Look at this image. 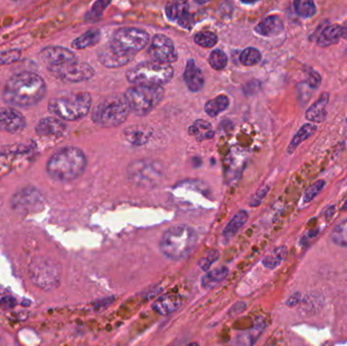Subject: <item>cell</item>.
<instances>
[{"label":"cell","instance_id":"cell-14","mask_svg":"<svg viewBox=\"0 0 347 346\" xmlns=\"http://www.w3.org/2000/svg\"><path fill=\"white\" fill-rule=\"evenodd\" d=\"M39 57L42 60V62L47 66V69L60 66L64 63L76 59V56L73 51L61 46L45 47L40 51Z\"/></svg>","mask_w":347,"mask_h":346},{"label":"cell","instance_id":"cell-39","mask_svg":"<svg viewBox=\"0 0 347 346\" xmlns=\"http://www.w3.org/2000/svg\"><path fill=\"white\" fill-rule=\"evenodd\" d=\"M218 258H219V252L217 250H210L200 259V261L198 262V265L202 270L207 271L211 267V265L218 260Z\"/></svg>","mask_w":347,"mask_h":346},{"label":"cell","instance_id":"cell-3","mask_svg":"<svg viewBox=\"0 0 347 346\" xmlns=\"http://www.w3.org/2000/svg\"><path fill=\"white\" fill-rule=\"evenodd\" d=\"M196 231L186 224H176L166 229L160 240L161 253L171 260H182L188 257L197 245Z\"/></svg>","mask_w":347,"mask_h":346},{"label":"cell","instance_id":"cell-38","mask_svg":"<svg viewBox=\"0 0 347 346\" xmlns=\"http://www.w3.org/2000/svg\"><path fill=\"white\" fill-rule=\"evenodd\" d=\"M325 185H326V182L324 180H318L317 182L311 184L305 190V192L303 194V202L304 203L310 202L317 195H319L323 191Z\"/></svg>","mask_w":347,"mask_h":346},{"label":"cell","instance_id":"cell-12","mask_svg":"<svg viewBox=\"0 0 347 346\" xmlns=\"http://www.w3.org/2000/svg\"><path fill=\"white\" fill-rule=\"evenodd\" d=\"M135 55L134 53L123 50L111 41L97 52V59L105 67L117 68L129 63Z\"/></svg>","mask_w":347,"mask_h":346},{"label":"cell","instance_id":"cell-34","mask_svg":"<svg viewBox=\"0 0 347 346\" xmlns=\"http://www.w3.org/2000/svg\"><path fill=\"white\" fill-rule=\"evenodd\" d=\"M331 239L337 246L347 247V219L334 227L331 233Z\"/></svg>","mask_w":347,"mask_h":346},{"label":"cell","instance_id":"cell-20","mask_svg":"<svg viewBox=\"0 0 347 346\" xmlns=\"http://www.w3.org/2000/svg\"><path fill=\"white\" fill-rule=\"evenodd\" d=\"M329 98V93L323 92L319 98L306 110L305 119L309 122L322 123L327 118V106Z\"/></svg>","mask_w":347,"mask_h":346},{"label":"cell","instance_id":"cell-27","mask_svg":"<svg viewBox=\"0 0 347 346\" xmlns=\"http://www.w3.org/2000/svg\"><path fill=\"white\" fill-rule=\"evenodd\" d=\"M100 39V31L97 28H90L77 37L72 42V48L77 50H82L87 47L94 46L98 43Z\"/></svg>","mask_w":347,"mask_h":346},{"label":"cell","instance_id":"cell-30","mask_svg":"<svg viewBox=\"0 0 347 346\" xmlns=\"http://www.w3.org/2000/svg\"><path fill=\"white\" fill-rule=\"evenodd\" d=\"M228 105H229V100L226 95H218L208 100L205 103L204 110L206 114H208L210 117H216L219 115V113L226 110Z\"/></svg>","mask_w":347,"mask_h":346},{"label":"cell","instance_id":"cell-47","mask_svg":"<svg viewBox=\"0 0 347 346\" xmlns=\"http://www.w3.org/2000/svg\"><path fill=\"white\" fill-rule=\"evenodd\" d=\"M188 346H199V344L197 342H193V343H190Z\"/></svg>","mask_w":347,"mask_h":346},{"label":"cell","instance_id":"cell-19","mask_svg":"<svg viewBox=\"0 0 347 346\" xmlns=\"http://www.w3.org/2000/svg\"><path fill=\"white\" fill-rule=\"evenodd\" d=\"M151 129L144 125H131L124 130V138L130 144L134 146H141L145 144L150 136H151Z\"/></svg>","mask_w":347,"mask_h":346},{"label":"cell","instance_id":"cell-4","mask_svg":"<svg viewBox=\"0 0 347 346\" xmlns=\"http://www.w3.org/2000/svg\"><path fill=\"white\" fill-rule=\"evenodd\" d=\"M91 106V96L86 91L65 93L49 100L48 111L65 121H76L86 116Z\"/></svg>","mask_w":347,"mask_h":346},{"label":"cell","instance_id":"cell-33","mask_svg":"<svg viewBox=\"0 0 347 346\" xmlns=\"http://www.w3.org/2000/svg\"><path fill=\"white\" fill-rule=\"evenodd\" d=\"M293 8L297 15L303 18H309L317 12V7L311 0H296L293 2Z\"/></svg>","mask_w":347,"mask_h":346},{"label":"cell","instance_id":"cell-41","mask_svg":"<svg viewBox=\"0 0 347 346\" xmlns=\"http://www.w3.org/2000/svg\"><path fill=\"white\" fill-rule=\"evenodd\" d=\"M109 5V2H105V1H97L93 4L90 12L86 15L87 19H95L100 17L102 11L105 10V8Z\"/></svg>","mask_w":347,"mask_h":346},{"label":"cell","instance_id":"cell-25","mask_svg":"<svg viewBox=\"0 0 347 346\" xmlns=\"http://www.w3.org/2000/svg\"><path fill=\"white\" fill-rule=\"evenodd\" d=\"M189 134L195 137L196 140L202 141L211 139L214 136V131L207 121L199 119L189 127Z\"/></svg>","mask_w":347,"mask_h":346},{"label":"cell","instance_id":"cell-10","mask_svg":"<svg viewBox=\"0 0 347 346\" xmlns=\"http://www.w3.org/2000/svg\"><path fill=\"white\" fill-rule=\"evenodd\" d=\"M112 42L123 50L136 54L147 46L149 36L145 30L137 27H122L114 33Z\"/></svg>","mask_w":347,"mask_h":346},{"label":"cell","instance_id":"cell-48","mask_svg":"<svg viewBox=\"0 0 347 346\" xmlns=\"http://www.w3.org/2000/svg\"><path fill=\"white\" fill-rule=\"evenodd\" d=\"M0 346H1V339H0Z\"/></svg>","mask_w":347,"mask_h":346},{"label":"cell","instance_id":"cell-42","mask_svg":"<svg viewBox=\"0 0 347 346\" xmlns=\"http://www.w3.org/2000/svg\"><path fill=\"white\" fill-rule=\"evenodd\" d=\"M321 81H322V77L321 75L315 71L314 69L311 68H308V73H307V86L313 88V89H316L320 86L321 84Z\"/></svg>","mask_w":347,"mask_h":346},{"label":"cell","instance_id":"cell-26","mask_svg":"<svg viewBox=\"0 0 347 346\" xmlns=\"http://www.w3.org/2000/svg\"><path fill=\"white\" fill-rule=\"evenodd\" d=\"M165 14L170 20H177L178 22L188 16L189 11V3L186 1H174L168 2L164 8Z\"/></svg>","mask_w":347,"mask_h":346},{"label":"cell","instance_id":"cell-11","mask_svg":"<svg viewBox=\"0 0 347 346\" xmlns=\"http://www.w3.org/2000/svg\"><path fill=\"white\" fill-rule=\"evenodd\" d=\"M147 53L155 62L169 64L178 59L177 50L172 41L161 33L155 34L149 43Z\"/></svg>","mask_w":347,"mask_h":346},{"label":"cell","instance_id":"cell-18","mask_svg":"<svg viewBox=\"0 0 347 346\" xmlns=\"http://www.w3.org/2000/svg\"><path fill=\"white\" fill-rule=\"evenodd\" d=\"M184 80L192 91H199L204 85V76L194 60H189L184 72Z\"/></svg>","mask_w":347,"mask_h":346},{"label":"cell","instance_id":"cell-29","mask_svg":"<svg viewBox=\"0 0 347 346\" xmlns=\"http://www.w3.org/2000/svg\"><path fill=\"white\" fill-rule=\"evenodd\" d=\"M248 219V213L245 210L238 211L228 222V224L225 226L222 234L226 239L231 238L235 235V233L240 229V227L246 223Z\"/></svg>","mask_w":347,"mask_h":346},{"label":"cell","instance_id":"cell-21","mask_svg":"<svg viewBox=\"0 0 347 346\" xmlns=\"http://www.w3.org/2000/svg\"><path fill=\"white\" fill-rule=\"evenodd\" d=\"M284 29L283 22L281 18L277 15H270L264 18L255 27L257 33L264 37H275L282 32Z\"/></svg>","mask_w":347,"mask_h":346},{"label":"cell","instance_id":"cell-31","mask_svg":"<svg viewBox=\"0 0 347 346\" xmlns=\"http://www.w3.org/2000/svg\"><path fill=\"white\" fill-rule=\"evenodd\" d=\"M228 274V269L225 267H219L210 272H207L202 277V286L204 288L212 287L213 285L217 284L218 282L222 281Z\"/></svg>","mask_w":347,"mask_h":346},{"label":"cell","instance_id":"cell-7","mask_svg":"<svg viewBox=\"0 0 347 346\" xmlns=\"http://www.w3.org/2000/svg\"><path fill=\"white\" fill-rule=\"evenodd\" d=\"M163 88L161 86L134 85L124 94L130 111L137 116H144L151 112L162 99Z\"/></svg>","mask_w":347,"mask_h":346},{"label":"cell","instance_id":"cell-45","mask_svg":"<svg viewBox=\"0 0 347 346\" xmlns=\"http://www.w3.org/2000/svg\"><path fill=\"white\" fill-rule=\"evenodd\" d=\"M297 301H298V296H297V294H294L287 300V304L288 305H294L297 303Z\"/></svg>","mask_w":347,"mask_h":346},{"label":"cell","instance_id":"cell-16","mask_svg":"<svg viewBox=\"0 0 347 346\" xmlns=\"http://www.w3.org/2000/svg\"><path fill=\"white\" fill-rule=\"evenodd\" d=\"M34 130L42 137H60L66 130V124L58 118L46 117L38 122Z\"/></svg>","mask_w":347,"mask_h":346},{"label":"cell","instance_id":"cell-1","mask_svg":"<svg viewBox=\"0 0 347 346\" xmlns=\"http://www.w3.org/2000/svg\"><path fill=\"white\" fill-rule=\"evenodd\" d=\"M47 86L44 78L30 71L13 74L6 81L2 99L12 108H29L40 102L46 95Z\"/></svg>","mask_w":347,"mask_h":346},{"label":"cell","instance_id":"cell-35","mask_svg":"<svg viewBox=\"0 0 347 346\" xmlns=\"http://www.w3.org/2000/svg\"><path fill=\"white\" fill-rule=\"evenodd\" d=\"M261 52L253 47H249L246 48L239 56V61L242 65L245 66H253L256 65L257 63L260 62L261 60Z\"/></svg>","mask_w":347,"mask_h":346},{"label":"cell","instance_id":"cell-36","mask_svg":"<svg viewBox=\"0 0 347 346\" xmlns=\"http://www.w3.org/2000/svg\"><path fill=\"white\" fill-rule=\"evenodd\" d=\"M194 41L203 48H212L217 43V34L213 31H201L195 36Z\"/></svg>","mask_w":347,"mask_h":346},{"label":"cell","instance_id":"cell-43","mask_svg":"<svg viewBox=\"0 0 347 346\" xmlns=\"http://www.w3.org/2000/svg\"><path fill=\"white\" fill-rule=\"evenodd\" d=\"M268 191H269V187H268V186H265V187L261 188V189L254 195V197H253V199H252L250 205H251V206H257V205H259V204L262 202V200L264 199V197L266 196V194L268 193Z\"/></svg>","mask_w":347,"mask_h":346},{"label":"cell","instance_id":"cell-32","mask_svg":"<svg viewBox=\"0 0 347 346\" xmlns=\"http://www.w3.org/2000/svg\"><path fill=\"white\" fill-rule=\"evenodd\" d=\"M287 254L285 247H279L274 249L272 252H270L268 255L265 256V258L262 260L263 265L266 268L273 269L280 265V263L284 260L285 256Z\"/></svg>","mask_w":347,"mask_h":346},{"label":"cell","instance_id":"cell-24","mask_svg":"<svg viewBox=\"0 0 347 346\" xmlns=\"http://www.w3.org/2000/svg\"><path fill=\"white\" fill-rule=\"evenodd\" d=\"M263 330H264V325L262 323L257 324L250 330L245 331L241 334H238L234 338L232 342V346H253V344L257 341V339L263 332Z\"/></svg>","mask_w":347,"mask_h":346},{"label":"cell","instance_id":"cell-37","mask_svg":"<svg viewBox=\"0 0 347 346\" xmlns=\"http://www.w3.org/2000/svg\"><path fill=\"white\" fill-rule=\"evenodd\" d=\"M208 61H209L210 66L213 69L221 70L227 64V57H226V54L223 51L217 49V50H214V51L211 52Z\"/></svg>","mask_w":347,"mask_h":346},{"label":"cell","instance_id":"cell-8","mask_svg":"<svg viewBox=\"0 0 347 346\" xmlns=\"http://www.w3.org/2000/svg\"><path fill=\"white\" fill-rule=\"evenodd\" d=\"M28 276L37 287L45 291L52 290L60 283V266L50 258L38 256L28 265Z\"/></svg>","mask_w":347,"mask_h":346},{"label":"cell","instance_id":"cell-17","mask_svg":"<svg viewBox=\"0 0 347 346\" xmlns=\"http://www.w3.org/2000/svg\"><path fill=\"white\" fill-rule=\"evenodd\" d=\"M340 39H347V27L340 24H329L318 36L317 44L325 48L337 44Z\"/></svg>","mask_w":347,"mask_h":346},{"label":"cell","instance_id":"cell-22","mask_svg":"<svg viewBox=\"0 0 347 346\" xmlns=\"http://www.w3.org/2000/svg\"><path fill=\"white\" fill-rule=\"evenodd\" d=\"M182 305V297L178 294L168 293L157 298L153 304V309L159 315H169Z\"/></svg>","mask_w":347,"mask_h":346},{"label":"cell","instance_id":"cell-28","mask_svg":"<svg viewBox=\"0 0 347 346\" xmlns=\"http://www.w3.org/2000/svg\"><path fill=\"white\" fill-rule=\"evenodd\" d=\"M317 126L314 123H306L303 124L298 131L295 133V135L293 136V138L291 139L289 146L287 148V152L288 153H292L299 144H301L303 141H305L307 138H309L311 135L315 134V132L317 131Z\"/></svg>","mask_w":347,"mask_h":346},{"label":"cell","instance_id":"cell-15","mask_svg":"<svg viewBox=\"0 0 347 346\" xmlns=\"http://www.w3.org/2000/svg\"><path fill=\"white\" fill-rule=\"evenodd\" d=\"M24 127L25 119L19 111L8 106L0 108V131L15 134Z\"/></svg>","mask_w":347,"mask_h":346},{"label":"cell","instance_id":"cell-2","mask_svg":"<svg viewBox=\"0 0 347 346\" xmlns=\"http://www.w3.org/2000/svg\"><path fill=\"white\" fill-rule=\"evenodd\" d=\"M85 167V154L75 146H65L58 149L51 155L46 164L48 176L52 180L61 183L78 179Z\"/></svg>","mask_w":347,"mask_h":346},{"label":"cell","instance_id":"cell-46","mask_svg":"<svg viewBox=\"0 0 347 346\" xmlns=\"http://www.w3.org/2000/svg\"><path fill=\"white\" fill-rule=\"evenodd\" d=\"M347 209V200L345 201V203H344V205L342 206V210H346Z\"/></svg>","mask_w":347,"mask_h":346},{"label":"cell","instance_id":"cell-6","mask_svg":"<svg viewBox=\"0 0 347 346\" xmlns=\"http://www.w3.org/2000/svg\"><path fill=\"white\" fill-rule=\"evenodd\" d=\"M174 75V68L169 64L155 61H145L127 71L126 77L134 85L161 86L167 83Z\"/></svg>","mask_w":347,"mask_h":346},{"label":"cell","instance_id":"cell-5","mask_svg":"<svg viewBox=\"0 0 347 346\" xmlns=\"http://www.w3.org/2000/svg\"><path fill=\"white\" fill-rule=\"evenodd\" d=\"M130 108L124 95H111L99 100L92 110V121L103 128L117 127L125 122Z\"/></svg>","mask_w":347,"mask_h":346},{"label":"cell","instance_id":"cell-23","mask_svg":"<svg viewBox=\"0 0 347 346\" xmlns=\"http://www.w3.org/2000/svg\"><path fill=\"white\" fill-rule=\"evenodd\" d=\"M135 166H137L139 169H142V171L137 170L135 168L129 169V174H130V178L133 180H137L140 181L141 180H154L157 175H158V168L157 165L153 162L150 161H144V160H140V161H136V163H134Z\"/></svg>","mask_w":347,"mask_h":346},{"label":"cell","instance_id":"cell-49","mask_svg":"<svg viewBox=\"0 0 347 346\" xmlns=\"http://www.w3.org/2000/svg\"><path fill=\"white\" fill-rule=\"evenodd\" d=\"M346 123H347V117H346Z\"/></svg>","mask_w":347,"mask_h":346},{"label":"cell","instance_id":"cell-9","mask_svg":"<svg viewBox=\"0 0 347 346\" xmlns=\"http://www.w3.org/2000/svg\"><path fill=\"white\" fill-rule=\"evenodd\" d=\"M48 70L58 79L68 83L82 82L90 79L94 75L93 68L87 62L78 61L77 59L57 67L49 68Z\"/></svg>","mask_w":347,"mask_h":346},{"label":"cell","instance_id":"cell-40","mask_svg":"<svg viewBox=\"0 0 347 346\" xmlns=\"http://www.w3.org/2000/svg\"><path fill=\"white\" fill-rule=\"evenodd\" d=\"M20 56H21V52L15 49L0 52V66L16 62L20 59Z\"/></svg>","mask_w":347,"mask_h":346},{"label":"cell","instance_id":"cell-44","mask_svg":"<svg viewBox=\"0 0 347 346\" xmlns=\"http://www.w3.org/2000/svg\"><path fill=\"white\" fill-rule=\"evenodd\" d=\"M15 303H16L15 299L13 297H11V296H6V297L2 298L1 301H0V304L4 308H11V307H13L15 305Z\"/></svg>","mask_w":347,"mask_h":346},{"label":"cell","instance_id":"cell-13","mask_svg":"<svg viewBox=\"0 0 347 346\" xmlns=\"http://www.w3.org/2000/svg\"><path fill=\"white\" fill-rule=\"evenodd\" d=\"M12 208L21 212L38 211L43 205V197L34 188H26L15 193L11 200Z\"/></svg>","mask_w":347,"mask_h":346}]
</instances>
